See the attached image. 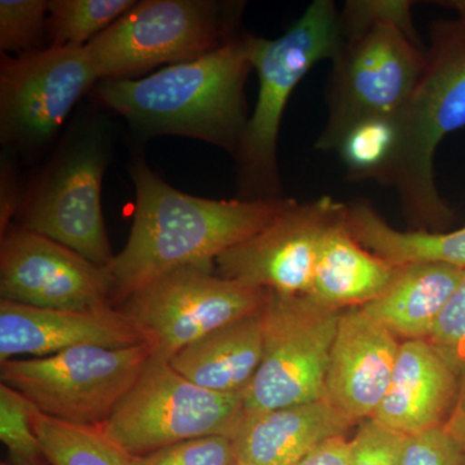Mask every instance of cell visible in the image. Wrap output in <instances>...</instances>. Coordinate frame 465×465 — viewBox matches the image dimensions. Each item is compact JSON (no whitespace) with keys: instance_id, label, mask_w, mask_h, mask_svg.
Here are the masks:
<instances>
[{"instance_id":"1","label":"cell","mask_w":465,"mask_h":465,"mask_svg":"<svg viewBox=\"0 0 465 465\" xmlns=\"http://www.w3.org/2000/svg\"><path fill=\"white\" fill-rule=\"evenodd\" d=\"M136 204L130 237L108 266L114 302L183 266L215 262L292 206V198L215 201L168 185L143 161L130 167Z\"/></svg>"},{"instance_id":"2","label":"cell","mask_w":465,"mask_h":465,"mask_svg":"<svg viewBox=\"0 0 465 465\" xmlns=\"http://www.w3.org/2000/svg\"><path fill=\"white\" fill-rule=\"evenodd\" d=\"M440 5L455 16L430 25L423 72L393 116L396 146L375 180L396 192L410 231L442 232L455 219L437 186L434 159L440 143L465 127V0Z\"/></svg>"},{"instance_id":"3","label":"cell","mask_w":465,"mask_h":465,"mask_svg":"<svg viewBox=\"0 0 465 465\" xmlns=\"http://www.w3.org/2000/svg\"><path fill=\"white\" fill-rule=\"evenodd\" d=\"M406 0H351L341 12V43L326 85L327 118L316 149L336 152L345 134L393 118L424 69L427 47Z\"/></svg>"},{"instance_id":"4","label":"cell","mask_w":465,"mask_h":465,"mask_svg":"<svg viewBox=\"0 0 465 465\" xmlns=\"http://www.w3.org/2000/svg\"><path fill=\"white\" fill-rule=\"evenodd\" d=\"M246 35L146 78L101 81L94 94L145 134L192 137L237 152L249 122Z\"/></svg>"},{"instance_id":"5","label":"cell","mask_w":465,"mask_h":465,"mask_svg":"<svg viewBox=\"0 0 465 465\" xmlns=\"http://www.w3.org/2000/svg\"><path fill=\"white\" fill-rule=\"evenodd\" d=\"M341 43V12L332 0H314L280 38L246 35L259 94L234 154L240 200L284 197L277 157L284 110L309 70L321 61H332Z\"/></svg>"},{"instance_id":"6","label":"cell","mask_w":465,"mask_h":465,"mask_svg":"<svg viewBox=\"0 0 465 465\" xmlns=\"http://www.w3.org/2000/svg\"><path fill=\"white\" fill-rule=\"evenodd\" d=\"M240 3L143 0L85 48L101 81L189 63L237 38Z\"/></svg>"},{"instance_id":"7","label":"cell","mask_w":465,"mask_h":465,"mask_svg":"<svg viewBox=\"0 0 465 465\" xmlns=\"http://www.w3.org/2000/svg\"><path fill=\"white\" fill-rule=\"evenodd\" d=\"M244 418L243 393H216L194 384L153 354L101 432L127 455L203 439H232Z\"/></svg>"},{"instance_id":"8","label":"cell","mask_w":465,"mask_h":465,"mask_svg":"<svg viewBox=\"0 0 465 465\" xmlns=\"http://www.w3.org/2000/svg\"><path fill=\"white\" fill-rule=\"evenodd\" d=\"M154 354L150 342L128 348L84 345L47 357L0 363V379L43 414L100 427L140 378Z\"/></svg>"},{"instance_id":"9","label":"cell","mask_w":465,"mask_h":465,"mask_svg":"<svg viewBox=\"0 0 465 465\" xmlns=\"http://www.w3.org/2000/svg\"><path fill=\"white\" fill-rule=\"evenodd\" d=\"M342 311L305 293L268 290L262 363L244 391V412L326 400L327 369Z\"/></svg>"},{"instance_id":"10","label":"cell","mask_w":465,"mask_h":465,"mask_svg":"<svg viewBox=\"0 0 465 465\" xmlns=\"http://www.w3.org/2000/svg\"><path fill=\"white\" fill-rule=\"evenodd\" d=\"M268 290L217 274L215 262L183 266L134 291L119 311L146 336L154 356L170 361L186 345L255 313Z\"/></svg>"},{"instance_id":"11","label":"cell","mask_w":465,"mask_h":465,"mask_svg":"<svg viewBox=\"0 0 465 465\" xmlns=\"http://www.w3.org/2000/svg\"><path fill=\"white\" fill-rule=\"evenodd\" d=\"M100 81L85 45L3 54L0 134L12 145L50 142L78 101Z\"/></svg>"},{"instance_id":"12","label":"cell","mask_w":465,"mask_h":465,"mask_svg":"<svg viewBox=\"0 0 465 465\" xmlns=\"http://www.w3.org/2000/svg\"><path fill=\"white\" fill-rule=\"evenodd\" d=\"M108 153L99 136L70 143L35 186L20 228L63 244L94 264L108 268L113 255L101 206Z\"/></svg>"},{"instance_id":"13","label":"cell","mask_w":465,"mask_h":465,"mask_svg":"<svg viewBox=\"0 0 465 465\" xmlns=\"http://www.w3.org/2000/svg\"><path fill=\"white\" fill-rule=\"evenodd\" d=\"M0 300L57 311H92L114 302L108 268L23 228L2 235Z\"/></svg>"},{"instance_id":"14","label":"cell","mask_w":465,"mask_h":465,"mask_svg":"<svg viewBox=\"0 0 465 465\" xmlns=\"http://www.w3.org/2000/svg\"><path fill=\"white\" fill-rule=\"evenodd\" d=\"M342 211L344 203L329 195L296 201L258 234L222 253L217 274L259 289L311 295L321 242Z\"/></svg>"},{"instance_id":"15","label":"cell","mask_w":465,"mask_h":465,"mask_svg":"<svg viewBox=\"0 0 465 465\" xmlns=\"http://www.w3.org/2000/svg\"><path fill=\"white\" fill-rule=\"evenodd\" d=\"M400 345L362 307L344 309L330 354L326 400L354 423L372 418L390 388Z\"/></svg>"},{"instance_id":"16","label":"cell","mask_w":465,"mask_h":465,"mask_svg":"<svg viewBox=\"0 0 465 465\" xmlns=\"http://www.w3.org/2000/svg\"><path fill=\"white\" fill-rule=\"evenodd\" d=\"M143 342H149L146 336L119 308L57 311L0 300V363L84 345L128 348Z\"/></svg>"},{"instance_id":"17","label":"cell","mask_w":465,"mask_h":465,"mask_svg":"<svg viewBox=\"0 0 465 465\" xmlns=\"http://www.w3.org/2000/svg\"><path fill=\"white\" fill-rule=\"evenodd\" d=\"M356 424L327 400L244 412L232 437L235 459L244 465H298L302 459Z\"/></svg>"},{"instance_id":"18","label":"cell","mask_w":465,"mask_h":465,"mask_svg":"<svg viewBox=\"0 0 465 465\" xmlns=\"http://www.w3.org/2000/svg\"><path fill=\"white\" fill-rule=\"evenodd\" d=\"M459 378L427 341L401 342L390 388L372 419L415 436L442 427L454 406Z\"/></svg>"},{"instance_id":"19","label":"cell","mask_w":465,"mask_h":465,"mask_svg":"<svg viewBox=\"0 0 465 465\" xmlns=\"http://www.w3.org/2000/svg\"><path fill=\"white\" fill-rule=\"evenodd\" d=\"M262 311L202 336L168 362L183 378L204 390L244 393L262 363Z\"/></svg>"},{"instance_id":"20","label":"cell","mask_w":465,"mask_h":465,"mask_svg":"<svg viewBox=\"0 0 465 465\" xmlns=\"http://www.w3.org/2000/svg\"><path fill=\"white\" fill-rule=\"evenodd\" d=\"M399 269L358 243L344 224L342 211L321 242L311 296L341 311L365 307L381 298Z\"/></svg>"},{"instance_id":"21","label":"cell","mask_w":465,"mask_h":465,"mask_svg":"<svg viewBox=\"0 0 465 465\" xmlns=\"http://www.w3.org/2000/svg\"><path fill=\"white\" fill-rule=\"evenodd\" d=\"M464 271L432 262L400 266L399 273L381 298L362 308L397 338L427 341Z\"/></svg>"},{"instance_id":"22","label":"cell","mask_w":465,"mask_h":465,"mask_svg":"<svg viewBox=\"0 0 465 465\" xmlns=\"http://www.w3.org/2000/svg\"><path fill=\"white\" fill-rule=\"evenodd\" d=\"M344 224L358 243L397 268L432 262L465 269V226L442 232L399 231L366 200L344 203Z\"/></svg>"},{"instance_id":"23","label":"cell","mask_w":465,"mask_h":465,"mask_svg":"<svg viewBox=\"0 0 465 465\" xmlns=\"http://www.w3.org/2000/svg\"><path fill=\"white\" fill-rule=\"evenodd\" d=\"M34 430L51 465H128L127 454L99 427L66 423L36 410Z\"/></svg>"},{"instance_id":"24","label":"cell","mask_w":465,"mask_h":465,"mask_svg":"<svg viewBox=\"0 0 465 465\" xmlns=\"http://www.w3.org/2000/svg\"><path fill=\"white\" fill-rule=\"evenodd\" d=\"M134 0H52L47 29L52 45H87L136 5Z\"/></svg>"},{"instance_id":"25","label":"cell","mask_w":465,"mask_h":465,"mask_svg":"<svg viewBox=\"0 0 465 465\" xmlns=\"http://www.w3.org/2000/svg\"><path fill=\"white\" fill-rule=\"evenodd\" d=\"M393 118H376L354 125L336 149L351 179L376 180L396 146Z\"/></svg>"},{"instance_id":"26","label":"cell","mask_w":465,"mask_h":465,"mask_svg":"<svg viewBox=\"0 0 465 465\" xmlns=\"http://www.w3.org/2000/svg\"><path fill=\"white\" fill-rule=\"evenodd\" d=\"M36 407L20 391L0 384V440L12 465H51L34 430Z\"/></svg>"},{"instance_id":"27","label":"cell","mask_w":465,"mask_h":465,"mask_svg":"<svg viewBox=\"0 0 465 465\" xmlns=\"http://www.w3.org/2000/svg\"><path fill=\"white\" fill-rule=\"evenodd\" d=\"M45 0H2L0 2V50L18 54L39 50L47 29Z\"/></svg>"},{"instance_id":"28","label":"cell","mask_w":465,"mask_h":465,"mask_svg":"<svg viewBox=\"0 0 465 465\" xmlns=\"http://www.w3.org/2000/svg\"><path fill=\"white\" fill-rule=\"evenodd\" d=\"M128 465H232L235 459L232 439L224 436L203 437L149 452L127 455Z\"/></svg>"},{"instance_id":"29","label":"cell","mask_w":465,"mask_h":465,"mask_svg":"<svg viewBox=\"0 0 465 465\" xmlns=\"http://www.w3.org/2000/svg\"><path fill=\"white\" fill-rule=\"evenodd\" d=\"M427 341L458 378L465 375V271Z\"/></svg>"},{"instance_id":"30","label":"cell","mask_w":465,"mask_h":465,"mask_svg":"<svg viewBox=\"0 0 465 465\" xmlns=\"http://www.w3.org/2000/svg\"><path fill=\"white\" fill-rule=\"evenodd\" d=\"M407 439L406 434L367 419L351 439L349 465H400Z\"/></svg>"},{"instance_id":"31","label":"cell","mask_w":465,"mask_h":465,"mask_svg":"<svg viewBox=\"0 0 465 465\" xmlns=\"http://www.w3.org/2000/svg\"><path fill=\"white\" fill-rule=\"evenodd\" d=\"M400 465H465V457L440 427L409 436Z\"/></svg>"},{"instance_id":"32","label":"cell","mask_w":465,"mask_h":465,"mask_svg":"<svg viewBox=\"0 0 465 465\" xmlns=\"http://www.w3.org/2000/svg\"><path fill=\"white\" fill-rule=\"evenodd\" d=\"M349 459L351 440L341 436L322 443L298 465H349Z\"/></svg>"},{"instance_id":"33","label":"cell","mask_w":465,"mask_h":465,"mask_svg":"<svg viewBox=\"0 0 465 465\" xmlns=\"http://www.w3.org/2000/svg\"><path fill=\"white\" fill-rule=\"evenodd\" d=\"M442 430L465 457V375L459 378V388L454 406L442 425Z\"/></svg>"},{"instance_id":"34","label":"cell","mask_w":465,"mask_h":465,"mask_svg":"<svg viewBox=\"0 0 465 465\" xmlns=\"http://www.w3.org/2000/svg\"><path fill=\"white\" fill-rule=\"evenodd\" d=\"M232 465H244V464L240 463V461H235V463Z\"/></svg>"},{"instance_id":"35","label":"cell","mask_w":465,"mask_h":465,"mask_svg":"<svg viewBox=\"0 0 465 465\" xmlns=\"http://www.w3.org/2000/svg\"><path fill=\"white\" fill-rule=\"evenodd\" d=\"M0 465H12V464L5 463V461H3V463H2V464H0Z\"/></svg>"}]
</instances>
